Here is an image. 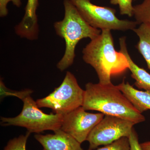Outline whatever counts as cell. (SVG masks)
<instances>
[{
	"label": "cell",
	"mask_w": 150,
	"mask_h": 150,
	"mask_svg": "<svg viewBox=\"0 0 150 150\" xmlns=\"http://www.w3.org/2000/svg\"><path fill=\"white\" fill-rule=\"evenodd\" d=\"M134 1H136V0H134Z\"/></svg>",
	"instance_id": "22"
},
{
	"label": "cell",
	"mask_w": 150,
	"mask_h": 150,
	"mask_svg": "<svg viewBox=\"0 0 150 150\" xmlns=\"http://www.w3.org/2000/svg\"><path fill=\"white\" fill-rule=\"evenodd\" d=\"M83 59L95 70L99 83H111V77L118 76L129 69L126 57L114 47L111 30H103L83 48Z\"/></svg>",
	"instance_id": "1"
},
{
	"label": "cell",
	"mask_w": 150,
	"mask_h": 150,
	"mask_svg": "<svg viewBox=\"0 0 150 150\" xmlns=\"http://www.w3.org/2000/svg\"><path fill=\"white\" fill-rule=\"evenodd\" d=\"M117 87L138 111L150 110V90H138L124 81Z\"/></svg>",
	"instance_id": "12"
},
{
	"label": "cell",
	"mask_w": 150,
	"mask_h": 150,
	"mask_svg": "<svg viewBox=\"0 0 150 150\" xmlns=\"http://www.w3.org/2000/svg\"><path fill=\"white\" fill-rule=\"evenodd\" d=\"M133 0H110L112 5H118L120 14L127 15L131 17L134 16V6L132 5Z\"/></svg>",
	"instance_id": "18"
},
{
	"label": "cell",
	"mask_w": 150,
	"mask_h": 150,
	"mask_svg": "<svg viewBox=\"0 0 150 150\" xmlns=\"http://www.w3.org/2000/svg\"><path fill=\"white\" fill-rule=\"evenodd\" d=\"M128 138L130 143V150H143L139 143L138 135L134 129Z\"/></svg>",
	"instance_id": "20"
},
{
	"label": "cell",
	"mask_w": 150,
	"mask_h": 150,
	"mask_svg": "<svg viewBox=\"0 0 150 150\" xmlns=\"http://www.w3.org/2000/svg\"><path fill=\"white\" fill-rule=\"evenodd\" d=\"M104 116L101 112H86L81 106L64 115L61 129L82 144Z\"/></svg>",
	"instance_id": "8"
},
{
	"label": "cell",
	"mask_w": 150,
	"mask_h": 150,
	"mask_svg": "<svg viewBox=\"0 0 150 150\" xmlns=\"http://www.w3.org/2000/svg\"><path fill=\"white\" fill-rule=\"evenodd\" d=\"M64 18L54 24L56 34L64 39L66 43L64 54L57 64L61 71L73 64L76 57L75 49L80 40L85 38L93 40L101 32L86 22L70 0H64Z\"/></svg>",
	"instance_id": "3"
},
{
	"label": "cell",
	"mask_w": 150,
	"mask_h": 150,
	"mask_svg": "<svg viewBox=\"0 0 150 150\" xmlns=\"http://www.w3.org/2000/svg\"><path fill=\"white\" fill-rule=\"evenodd\" d=\"M54 133L34 136L35 139L43 147V150H83L79 142L61 129Z\"/></svg>",
	"instance_id": "9"
},
{
	"label": "cell",
	"mask_w": 150,
	"mask_h": 150,
	"mask_svg": "<svg viewBox=\"0 0 150 150\" xmlns=\"http://www.w3.org/2000/svg\"><path fill=\"white\" fill-rule=\"evenodd\" d=\"M84 95L85 90L79 85L75 76L67 71L61 85L36 102L39 108H51L55 113L64 115L82 106Z\"/></svg>",
	"instance_id": "5"
},
{
	"label": "cell",
	"mask_w": 150,
	"mask_h": 150,
	"mask_svg": "<svg viewBox=\"0 0 150 150\" xmlns=\"http://www.w3.org/2000/svg\"><path fill=\"white\" fill-rule=\"evenodd\" d=\"M81 16L92 27L100 29L126 31L133 30L136 21L121 20L116 16L115 9L94 4L91 0H70Z\"/></svg>",
	"instance_id": "6"
},
{
	"label": "cell",
	"mask_w": 150,
	"mask_h": 150,
	"mask_svg": "<svg viewBox=\"0 0 150 150\" xmlns=\"http://www.w3.org/2000/svg\"><path fill=\"white\" fill-rule=\"evenodd\" d=\"M22 101L23 106L21 112L13 118L1 117V125L24 127L30 133L37 134L47 130L54 132L61 129L64 115L44 113L39 109L30 95Z\"/></svg>",
	"instance_id": "4"
},
{
	"label": "cell",
	"mask_w": 150,
	"mask_h": 150,
	"mask_svg": "<svg viewBox=\"0 0 150 150\" xmlns=\"http://www.w3.org/2000/svg\"><path fill=\"white\" fill-rule=\"evenodd\" d=\"M138 24L146 23L150 25V0L134 6V16Z\"/></svg>",
	"instance_id": "14"
},
{
	"label": "cell",
	"mask_w": 150,
	"mask_h": 150,
	"mask_svg": "<svg viewBox=\"0 0 150 150\" xmlns=\"http://www.w3.org/2000/svg\"><path fill=\"white\" fill-rule=\"evenodd\" d=\"M120 52L125 56L129 64V69L131 73V77L135 80V86L139 88L150 90V74L146 70L138 66L131 59L127 50L126 37L119 38Z\"/></svg>",
	"instance_id": "11"
},
{
	"label": "cell",
	"mask_w": 150,
	"mask_h": 150,
	"mask_svg": "<svg viewBox=\"0 0 150 150\" xmlns=\"http://www.w3.org/2000/svg\"><path fill=\"white\" fill-rule=\"evenodd\" d=\"M133 30L139 38L136 48L144 57L150 70V25L142 23Z\"/></svg>",
	"instance_id": "13"
},
{
	"label": "cell",
	"mask_w": 150,
	"mask_h": 150,
	"mask_svg": "<svg viewBox=\"0 0 150 150\" xmlns=\"http://www.w3.org/2000/svg\"><path fill=\"white\" fill-rule=\"evenodd\" d=\"M135 124L117 116L105 115L87 139L89 149H95L99 146L109 144L122 137H129Z\"/></svg>",
	"instance_id": "7"
},
{
	"label": "cell",
	"mask_w": 150,
	"mask_h": 150,
	"mask_svg": "<svg viewBox=\"0 0 150 150\" xmlns=\"http://www.w3.org/2000/svg\"><path fill=\"white\" fill-rule=\"evenodd\" d=\"M0 88H1V100L6 97L12 96L16 97L22 100L25 98L30 95L33 93V91L29 89H25L21 91L12 90L10 89L5 85L1 79L0 81Z\"/></svg>",
	"instance_id": "15"
},
{
	"label": "cell",
	"mask_w": 150,
	"mask_h": 150,
	"mask_svg": "<svg viewBox=\"0 0 150 150\" xmlns=\"http://www.w3.org/2000/svg\"><path fill=\"white\" fill-rule=\"evenodd\" d=\"M129 138L123 137L111 144L105 145L103 147L96 149L88 150H130Z\"/></svg>",
	"instance_id": "17"
},
{
	"label": "cell",
	"mask_w": 150,
	"mask_h": 150,
	"mask_svg": "<svg viewBox=\"0 0 150 150\" xmlns=\"http://www.w3.org/2000/svg\"><path fill=\"white\" fill-rule=\"evenodd\" d=\"M22 0H0V16L3 18L6 16L8 14V4L12 2L17 7H20L22 4Z\"/></svg>",
	"instance_id": "19"
},
{
	"label": "cell",
	"mask_w": 150,
	"mask_h": 150,
	"mask_svg": "<svg viewBox=\"0 0 150 150\" xmlns=\"http://www.w3.org/2000/svg\"><path fill=\"white\" fill-rule=\"evenodd\" d=\"M140 144L143 150H150V142H144Z\"/></svg>",
	"instance_id": "21"
},
{
	"label": "cell",
	"mask_w": 150,
	"mask_h": 150,
	"mask_svg": "<svg viewBox=\"0 0 150 150\" xmlns=\"http://www.w3.org/2000/svg\"><path fill=\"white\" fill-rule=\"evenodd\" d=\"M30 134L28 131L25 135H21L11 140L4 150H26V143Z\"/></svg>",
	"instance_id": "16"
},
{
	"label": "cell",
	"mask_w": 150,
	"mask_h": 150,
	"mask_svg": "<svg viewBox=\"0 0 150 150\" xmlns=\"http://www.w3.org/2000/svg\"><path fill=\"white\" fill-rule=\"evenodd\" d=\"M82 107L86 110L99 111L105 115L117 116L138 124L145 121L118 88L112 83L102 84L89 82L86 85Z\"/></svg>",
	"instance_id": "2"
},
{
	"label": "cell",
	"mask_w": 150,
	"mask_h": 150,
	"mask_svg": "<svg viewBox=\"0 0 150 150\" xmlns=\"http://www.w3.org/2000/svg\"><path fill=\"white\" fill-rule=\"evenodd\" d=\"M38 6L39 0H28L24 16L15 27L16 33L20 37L31 40L38 38L39 27L36 11Z\"/></svg>",
	"instance_id": "10"
}]
</instances>
